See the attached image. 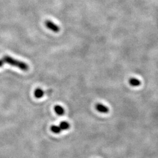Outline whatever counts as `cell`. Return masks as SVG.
<instances>
[{"instance_id":"5b68a950","label":"cell","mask_w":158,"mask_h":158,"mask_svg":"<svg viewBox=\"0 0 158 158\" xmlns=\"http://www.w3.org/2000/svg\"><path fill=\"white\" fill-rule=\"evenodd\" d=\"M54 111L56 112V113L59 115H63L64 113V110L63 109V108L61 107V105H56L54 107Z\"/></svg>"},{"instance_id":"7a4b0ae2","label":"cell","mask_w":158,"mask_h":158,"mask_svg":"<svg viewBox=\"0 0 158 158\" xmlns=\"http://www.w3.org/2000/svg\"><path fill=\"white\" fill-rule=\"evenodd\" d=\"M44 24H45V26H46V28L48 29H50L53 32L58 33L60 31V27L58 25H56L54 22H53L52 21H51L46 20L44 22Z\"/></svg>"},{"instance_id":"277c9868","label":"cell","mask_w":158,"mask_h":158,"mask_svg":"<svg viewBox=\"0 0 158 158\" xmlns=\"http://www.w3.org/2000/svg\"><path fill=\"white\" fill-rule=\"evenodd\" d=\"M129 83L130 84L133 86V87H137V86H140V81L138 79H136V78H131L129 80Z\"/></svg>"},{"instance_id":"3957f363","label":"cell","mask_w":158,"mask_h":158,"mask_svg":"<svg viewBox=\"0 0 158 158\" xmlns=\"http://www.w3.org/2000/svg\"><path fill=\"white\" fill-rule=\"evenodd\" d=\"M96 108L98 111L101 113H107L109 111V109L107 106L101 104H97Z\"/></svg>"},{"instance_id":"8992f818","label":"cell","mask_w":158,"mask_h":158,"mask_svg":"<svg viewBox=\"0 0 158 158\" xmlns=\"http://www.w3.org/2000/svg\"><path fill=\"white\" fill-rule=\"evenodd\" d=\"M34 94H35V97H36L38 98H40L42 97L44 95V91L41 88H37L35 91Z\"/></svg>"},{"instance_id":"9c48e42d","label":"cell","mask_w":158,"mask_h":158,"mask_svg":"<svg viewBox=\"0 0 158 158\" xmlns=\"http://www.w3.org/2000/svg\"><path fill=\"white\" fill-rule=\"evenodd\" d=\"M5 63H4V61H3V60L2 59H0V67H2L3 65H4V64Z\"/></svg>"},{"instance_id":"52a82bcc","label":"cell","mask_w":158,"mask_h":158,"mask_svg":"<svg viewBox=\"0 0 158 158\" xmlns=\"http://www.w3.org/2000/svg\"><path fill=\"white\" fill-rule=\"evenodd\" d=\"M61 130H66L70 128V124L66 121H62L59 125Z\"/></svg>"},{"instance_id":"6da1fadb","label":"cell","mask_w":158,"mask_h":158,"mask_svg":"<svg viewBox=\"0 0 158 158\" xmlns=\"http://www.w3.org/2000/svg\"><path fill=\"white\" fill-rule=\"evenodd\" d=\"M2 60L4 61V63H6L11 66L17 67L23 71H27L29 69V66L26 63L15 59L8 55L4 56Z\"/></svg>"},{"instance_id":"ba28073f","label":"cell","mask_w":158,"mask_h":158,"mask_svg":"<svg viewBox=\"0 0 158 158\" xmlns=\"http://www.w3.org/2000/svg\"><path fill=\"white\" fill-rule=\"evenodd\" d=\"M51 131L55 133H59L61 132V128H60L59 126H57V125H52L51 127Z\"/></svg>"}]
</instances>
